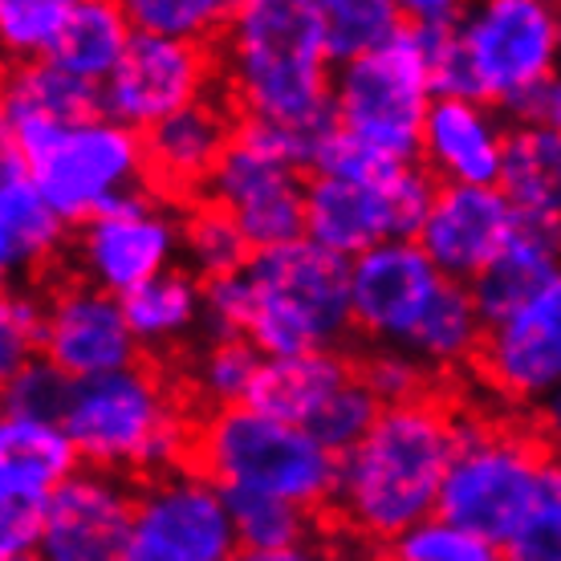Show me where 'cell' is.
Listing matches in <instances>:
<instances>
[{
  "mask_svg": "<svg viewBox=\"0 0 561 561\" xmlns=\"http://www.w3.org/2000/svg\"><path fill=\"white\" fill-rule=\"evenodd\" d=\"M4 151L21 154L66 225H85L114 199L139 192L147 171L142 139L106 114L82 127H4Z\"/></svg>",
  "mask_w": 561,
  "mask_h": 561,
  "instance_id": "6",
  "label": "cell"
},
{
  "mask_svg": "<svg viewBox=\"0 0 561 561\" xmlns=\"http://www.w3.org/2000/svg\"><path fill=\"white\" fill-rule=\"evenodd\" d=\"M508 130L489 102L435 99L423 123L420 154L427 171L451 187H501Z\"/></svg>",
  "mask_w": 561,
  "mask_h": 561,
  "instance_id": "20",
  "label": "cell"
},
{
  "mask_svg": "<svg viewBox=\"0 0 561 561\" xmlns=\"http://www.w3.org/2000/svg\"><path fill=\"white\" fill-rule=\"evenodd\" d=\"M480 363L492 387L525 403L561 391V273L508 322L492 325Z\"/></svg>",
  "mask_w": 561,
  "mask_h": 561,
  "instance_id": "19",
  "label": "cell"
},
{
  "mask_svg": "<svg viewBox=\"0 0 561 561\" xmlns=\"http://www.w3.org/2000/svg\"><path fill=\"white\" fill-rule=\"evenodd\" d=\"M505 561H561V460H546L529 517L508 537Z\"/></svg>",
  "mask_w": 561,
  "mask_h": 561,
  "instance_id": "40",
  "label": "cell"
},
{
  "mask_svg": "<svg viewBox=\"0 0 561 561\" xmlns=\"http://www.w3.org/2000/svg\"><path fill=\"white\" fill-rule=\"evenodd\" d=\"M253 256L256 253L249 237L240 232V225L225 208L204 204L183 220V261H187V273L199 277L204 285L244 273Z\"/></svg>",
  "mask_w": 561,
  "mask_h": 561,
  "instance_id": "33",
  "label": "cell"
},
{
  "mask_svg": "<svg viewBox=\"0 0 561 561\" xmlns=\"http://www.w3.org/2000/svg\"><path fill=\"white\" fill-rule=\"evenodd\" d=\"M102 118V85L61 70L57 61H25L4 90V127H82Z\"/></svg>",
  "mask_w": 561,
  "mask_h": 561,
  "instance_id": "26",
  "label": "cell"
},
{
  "mask_svg": "<svg viewBox=\"0 0 561 561\" xmlns=\"http://www.w3.org/2000/svg\"><path fill=\"white\" fill-rule=\"evenodd\" d=\"M228 561H309V553H249V549H237Z\"/></svg>",
  "mask_w": 561,
  "mask_h": 561,
  "instance_id": "47",
  "label": "cell"
},
{
  "mask_svg": "<svg viewBox=\"0 0 561 561\" xmlns=\"http://www.w3.org/2000/svg\"><path fill=\"white\" fill-rule=\"evenodd\" d=\"M358 375H363V382L375 391V399H379L382 408L420 403L423 391H427V366L415 354L394 351V346H382L379 354H370Z\"/></svg>",
  "mask_w": 561,
  "mask_h": 561,
  "instance_id": "42",
  "label": "cell"
},
{
  "mask_svg": "<svg viewBox=\"0 0 561 561\" xmlns=\"http://www.w3.org/2000/svg\"><path fill=\"white\" fill-rule=\"evenodd\" d=\"M73 472H78V448L61 423L4 415L0 423V505L49 508V496Z\"/></svg>",
  "mask_w": 561,
  "mask_h": 561,
  "instance_id": "21",
  "label": "cell"
},
{
  "mask_svg": "<svg viewBox=\"0 0 561 561\" xmlns=\"http://www.w3.org/2000/svg\"><path fill=\"white\" fill-rule=\"evenodd\" d=\"M249 289V334L261 358L337 351L354 330L351 261L313 240L265 249L240 273Z\"/></svg>",
  "mask_w": 561,
  "mask_h": 561,
  "instance_id": "3",
  "label": "cell"
},
{
  "mask_svg": "<svg viewBox=\"0 0 561 561\" xmlns=\"http://www.w3.org/2000/svg\"><path fill=\"white\" fill-rule=\"evenodd\" d=\"M216 208H225L249 237L253 253L280 249L306 237V180L301 171L256 151L244 139L228 147L225 163L208 183Z\"/></svg>",
  "mask_w": 561,
  "mask_h": 561,
  "instance_id": "15",
  "label": "cell"
},
{
  "mask_svg": "<svg viewBox=\"0 0 561 561\" xmlns=\"http://www.w3.org/2000/svg\"><path fill=\"white\" fill-rule=\"evenodd\" d=\"M541 472L546 456L529 439L505 427L456 420V456L439 492V517L505 549L534 508Z\"/></svg>",
  "mask_w": 561,
  "mask_h": 561,
  "instance_id": "9",
  "label": "cell"
},
{
  "mask_svg": "<svg viewBox=\"0 0 561 561\" xmlns=\"http://www.w3.org/2000/svg\"><path fill=\"white\" fill-rule=\"evenodd\" d=\"M61 427L70 432L85 468L114 477L175 472V460L187 448V427L175 411V399L142 366L78 382Z\"/></svg>",
  "mask_w": 561,
  "mask_h": 561,
  "instance_id": "4",
  "label": "cell"
},
{
  "mask_svg": "<svg viewBox=\"0 0 561 561\" xmlns=\"http://www.w3.org/2000/svg\"><path fill=\"white\" fill-rule=\"evenodd\" d=\"M513 114H517L525 127L561 130V70L553 73V78H546L537 90H529V94L513 106Z\"/></svg>",
  "mask_w": 561,
  "mask_h": 561,
  "instance_id": "44",
  "label": "cell"
},
{
  "mask_svg": "<svg viewBox=\"0 0 561 561\" xmlns=\"http://www.w3.org/2000/svg\"><path fill=\"white\" fill-rule=\"evenodd\" d=\"M456 456V420L427 399L387 408L358 448L337 460L334 505L370 541L403 537L439 513V492Z\"/></svg>",
  "mask_w": 561,
  "mask_h": 561,
  "instance_id": "1",
  "label": "cell"
},
{
  "mask_svg": "<svg viewBox=\"0 0 561 561\" xmlns=\"http://www.w3.org/2000/svg\"><path fill=\"white\" fill-rule=\"evenodd\" d=\"M318 16H322L325 54L337 70L379 54L408 25L403 4H391V0H318Z\"/></svg>",
  "mask_w": 561,
  "mask_h": 561,
  "instance_id": "31",
  "label": "cell"
},
{
  "mask_svg": "<svg viewBox=\"0 0 561 561\" xmlns=\"http://www.w3.org/2000/svg\"><path fill=\"white\" fill-rule=\"evenodd\" d=\"M135 505L139 492L114 472L78 468L49 496L37 553L42 561H130Z\"/></svg>",
  "mask_w": 561,
  "mask_h": 561,
  "instance_id": "16",
  "label": "cell"
},
{
  "mask_svg": "<svg viewBox=\"0 0 561 561\" xmlns=\"http://www.w3.org/2000/svg\"><path fill=\"white\" fill-rule=\"evenodd\" d=\"M444 285L448 277L427 261L420 240H387L351 261L354 330L375 337L379 346L408 351L411 334Z\"/></svg>",
  "mask_w": 561,
  "mask_h": 561,
  "instance_id": "14",
  "label": "cell"
},
{
  "mask_svg": "<svg viewBox=\"0 0 561 561\" xmlns=\"http://www.w3.org/2000/svg\"><path fill=\"white\" fill-rule=\"evenodd\" d=\"M520 216L501 187H451L439 183L432 216L420 232V249L448 280L472 285L496 261Z\"/></svg>",
  "mask_w": 561,
  "mask_h": 561,
  "instance_id": "18",
  "label": "cell"
},
{
  "mask_svg": "<svg viewBox=\"0 0 561 561\" xmlns=\"http://www.w3.org/2000/svg\"><path fill=\"white\" fill-rule=\"evenodd\" d=\"M139 346H168L204 325V285L187 268H171L151 285L123 297Z\"/></svg>",
  "mask_w": 561,
  "mask_h": 561,
  "instance_id": "29",
  "label": "cell"
},
{
  "mask_svg": "<svg viewBox=\"0 0 561 561\" xmlns=\"http://www.w3.org/2000/svg\"><path fill=\"white\" fill-rule=\"evenodd\" d=\"M463 16H468V9L451 4V0H411V4H403V21H408V28L423 42L427 57L439 54L444 45H451L460 37Z\"/></svg>",
  "mask_w": 561,
  "mask_h": 561,
  "instance_id": "43",
  "label": "cell"
},
{
  "mask_svg": "<svg viewBox=\"0 0 561 561\" xmlns=\"http://www.w3.org/2000/svg\"><path fill=\"white\" fill-rule=\"evenodd\" d=\"M432 102V57L408 25L334 73V123L382 163H415Z\"/></svg>",
  "mask_w": 561,
  "mask_h": 561,
  "instance_id": "8",
  "label": "cell"
},
{
  "mask_svg": "<svg viewBox=\"0 0 561 561\" xmlns=\"http://www.w3.org/2000/svg\"><path fill=\"white\" fill-rule=\"evenodd\" d=\"M42 354L73 382L130 370L139 354V337L130 330L123 297L106 294L90 280L57 289L49 297V334Z\"/></svg>",
  "mask_w": 561,
  "mask_h": 561,
  "instance_id": "17",
  "label": "cell"
},
{
  "mask_svg": "<svg viewBox=\"0 0 561 561\" xmlns=\"http://www.w3.org/2000/svg\"><path fill=\"white\" fill-rule=\"evenodd\" d=\"M237 549L225 489L211 477L175 468L139 492L130 561H228Z\"/></svg>",
  "mask_w": 561,
  "mask_h": 561,
  "instance_id": "11",
  "label": "cell"
},
{
  "mask_svg": "<svg viewBox=\"0 0 561 561\" xmlns=\"http://www.w3.org/2000/svg\"><path fill=\"white\" fill-rule=\"evenodd\" d=\"M541 423H546V432L553 435V439H561V391L549 394L546 403H541Z\"/></svg>",
  "mask_w": 561,
  "mask_h": 561,
  "instance_id": "46",
  "label": "cell"
},
{
  "mask_svg": "<svg viewBox=\"0 0 561 561\" xmlns=\"http://www.w3.org/2000/svg\"><path fill=\"white\" fill-rule=\"evenodd\" d=\"M66 240V220L42 196L21 154H0V268L9 277H28L54 261Z\"/></svg>",
  "mask_w": 561,
  "mask_h": 561,
  "instance_id": "24",
  "label": "cell"
},
{
  "mask_svg": "<svg viewBox=\"0 0 561 561\" xmlns=\"http://www.w3.org/2000/svg\"><path fill=\"white\" fill-rule=\"evenodd\" d=\"M261 351L244 337H232V342H208L204 354L196 358V370H192V387L199 391V399L216 411L228 408H249V394L256 387V375H261Z\"/></svg>",
  "mask_w": 561,
  "mask_h": 561,
  "instance_id": "34",
  "label": "cell"
},
{
  "mask_svg": "<svg viewBox=\"0 0 561 561\" xmlns=\"http://www.w3.org/2000/svg\"><path fill=\"white\" fill-rule=\"evenodd\" d=\"M439 180L420 163H379L366 175H313L306 183V240L358 261L387 240H420Z\"/></svg>",
  "mask_w": 561,
  "mask_h": 561,
  "instance_id": "7",
  "label": "cell"
},
{
  "mask_svg": "<svg viewBox=\"0 0 561 561\" xmlns=\"http://www.w3.org/2000/svg\"><path fill=\"white\" fill-rule=\"evenodd\" d=\"M204 477L220 489L280 496L297 508H318L337 492V456L306 427L273 420L256 408L211 411L196 435Z\"/></svg>",
  "mask_w": 561,
  "mask_h": 561,
  "instance_id": "5",
  "label": "cell"
},
{
  "mask_svg": "<svg viewBox=\"0 0 561 561\" xmlns=\"http://www.w3.org/2000/svg\"><path fill=\"white\" fill-rule=\"evenodd\" d=\"M208 54L199 45L135 33L118 70L102 82V114L118 127L147 135L180 111L204 102Z\"/></svg>",
  "mask_w": 561,
  "mask_h": 561,
  "instance_id": "13",
  "label": "cell"
},
{
  "mask_svg": "<svg viewBox=\"0 0 561 561\" xmlns=\"http://www.w3.org/2000/svg\"><path fill=\"white\" fill-rule=\"evenodd\" d=\"M354 379H358V370H351V363L337 351L265 358L253 394H249V408L294 423V427H309L334 403V394L351 387Z\"/></svg>",
  "mask_w": 561,
  "mask_h": 561,
  "instance_id": "25",
  "label": "cell"
},
{
  "mask_svg": "<svg viewBox=\"0 0 561 561\" xmlns=\"http://www.w3.org/2000/svg\"><path fill=\"white\" fill-rule=\"evenodd\" d=\"M232 142L237 135L228 127V114L211 99H204L147 130L142 154H147V171L154 175V183H163L171 192H192L199 183L208 187Z\"/></svg>",
  "mask_w": 561,
  "mask_h": 561,
  "instance_id": "23",
  "label": "cell"
},
{
  "mask_svg": "<svg viewBox=\"0 0 561 561\" xmlns=\"http://www.w3.org/2000/svg\"><path fill=\"white\" fill-rule=\"evenodd\" d=\"M183 253V225L147 192L114 199L94 220L82 225L78 237V265L90 285L114 297H130L175 268Z\"/></svg>",
  "mask_w": 561,
  "mask_h": 561,
  "instance_id": "12",
  "label": "cell"
},
{
  "mask_svg": "<svg viewBox=\"0 0 561 561\" xmlns=\"http://www.w3.org/2000/svg\"><path fill=\"white\" fill-rule=\"evenodd\" d=\"M313 0H249L225 28V73L249 123L318 127L334 118V73Z\"/></svg>",
  "mask_w": 561,
  "mask_h": 561,
  "instance_id": "2",
  "label": "cell"
},
{
  "mask_svg": "<svg viewBox=\"0 0 561 561\" xmlns=\"http://www.w3.org/2000/svg\"><path fill=\"white\" fill-rule=\"evenodd\" d=\"M387 553H391V561H505V549L501 546L484 541L472 529L451 525L439 513L420 520L403 537H394Z\"/></svg>",
  "mask_w": 561,
  "mask_h": 561,
  "instance_id": "37",
  "label": "cell"
},
{
  "mask_svg": "<svg viewBox=\"0 0 561 561\" xmlns=\"http://www.w3.org/2000/svg\"><path fill=\"white\" fill-rule=\"evenodd\" d=\"M460 54L480 102L517 106L529 90L553 78L561 61V13L546 0H489L468 9Z\"/></svg>",
  "mask_w": 561,
  "mask_h": 561,
  "instance_id": "10",
  "label": "cell"
},
{
  "mask_svg": "<svg viewBox=\"0 0 561 561\" xmlns=\"http://www.w3.org/2000/svg\"><path fill=\"white\" fill-rule=\"evenodd\" d=\"M73 0H4L0 4V42L25 66L54 57Z\"/></svg>",
  "mask_w": 561,
  "mask_h": 561,
  "instance_id": "35",
  "label": "cell"
},
{
  "mask_svg": "<svg viewBox=\"0 0 561 561\" xmlns=\"http://www.w3.org/2000/svg\"><path fill=\"white\" fill-rule=\"evenodd\" d=\"M45 334H49V301L13 289L0 301V370L4 379L25 363L42 358Z\"/></svg>",
  "mask_w": 561,
  "mask_h": 561,
  "instance_id": "41",
  "label": "cell"
},
{
  "mask_svg": "<svg viewBox=\"0 0 561 561\" xmlns=\"http://www.w3.org/2000/svg\"><path fill=\"white\" fill-rule=\"evenodd\" d=\"M130 42H135V25L127 16V4L114 0H73L66 33L57 42L54 57L61 70L78 73L85 82L102 85L118 70V61L127 57Z\"/></svg>",
  "mask_w": 561,
  "mask_h": 561,
  "instance_id": "28",
  "label": "cell"
},
{
  "mask_svg": "<svg viewBox=\"0 0 561 561\" xmlns=\"http://www.w3.org/2000/svg\"><path fill=\"white\" fill-rule=\"evenodd\" d=\"M382 411L387 408L375 399V391H370V387L363 382V375H358L351 387H342V391L334 394V403H330L318 420L309 423L306 432L342 460L346 451L358 448L366 435H370V427L379 423Z\"/></svg>",
  "mask_w": 561,
  "mask_h": 561,
  "instance_id": "39",
  "label": "cell"
},
{
  "mask_svg": "<svg viewBox=\"0 0 561 561\" xmlns=\"http://www.w3.org/2000/svg\"><path fill=\"white\" fill-rule=\"evenodd\" d=\"M309 561H375V558L358 546H330L322 553H309Z\"/></svg>",
  "mask_w": 561,
  "mask_h": 561,
  "instance_id": "45",
  "label": "cell"
},
{
  "mask_svg": "<svg viewBox=\"0 0 561 561\" xmlns=\"http://www.w3.org/2000/svg\"><path fill=\"white\" fill-rule=\"evenodd\" d=\"M73 387L78 382L57 370L49 358H33L21 370H13L4 379V415H21V420H45V423H61L66 411H70Z\"/></svg>",
  "mask_w": 561,
  "mask_h": 561,
  "instance_id": "38",
  "label": "cell"
},
{
  "mask_svg": "<svg viewBox=\"0 0 561 561\" xmlns=\"http://www.w3.org/2000/svg\"><path fill=\"white\" fill-rule=\"evenodd\" d=\"M225 501L240 549H249V553H306L301 549L309 537L306 508L249 489H225Z\"/></svg>",
  "mask_w": 561,
  "mask_h": 561,
  "instance_id": "32",
  "label": "cell"
},
{
  "mask_svg": "<svg viewBox=\"0 0 561 561\" xmlns=\"http://www.w3.org/2000/svg\"><path fill=\"white\" fill-rule=\"evenodd\" d=\"M0 561H42V553H13V558H0Z\"/></svg>",
  "mask_w": 561,
  "mask_h": 561,
  "instance_id": "48",
  "label": "cell"
},
{
  "mask_svg": "<svg viewBox=\"0 0 561 561\" xmlns=\"http://www.w3.org/2000/svg\"><path fill=\"white\" fill-rule=\"evenodd\" d=\"M501 192L525 220L561 225V130L525 123L508 130Z\"/></svg>",
  "mask_w": 561,
  "mask_h": 561,
  "instance_id": "27",
  "label": "cell"
},
{
  "mask_svg": "<svg viewBox=\"0 0 561 561\" xmlns=\"http://www.w3.org/2000/svg\"><path fill=\"white\" fill-rule=\"evenodd\" d=\"M127 16L135 33L199 45V37H208L211 28H228L232 9L225 0H130Z\"/></svg>",
  "mask_w": 561,
  "mask_h": 561,
  "instance_id": "36",
  "label": "cell"
},
{
  "mask_svg": "<svg viewBox=\"0 0 561 561\" xmlns=\"http://www.w3.org/2000/svg\"><path fill=\"white\" fill-rule=\"evenodd\" d=\"M558 273H561V225L525 220L520 216L513 240L496 253V261L468 289H472V301H477L484 325L492 330V325L508 322L517 309L529 306Z\"/></svg>",
  "mask_w": 561,
  "mask_h": 561,
  "instance_id": "22",
  "label": "cell"
},
{
  "mask_svg": "<svg viewBox=\"0 0 561 561\" xmlns=\"http://www.w3.org/2000/svg\"><path fill=\"white\" fill-rule=\"evenodd\" d=\"M484 330L489 325L472 301V289L460 280H448L427 309V318L420 322V330L411 334L408 354H415L423 366H456L472 358L477 346H484V337H489Z\"/></svg>",
  "mask_w": 561,
  "mask_h": 561,
  "instance_id": "30",
  "label": "cell"
}]
</instances>
